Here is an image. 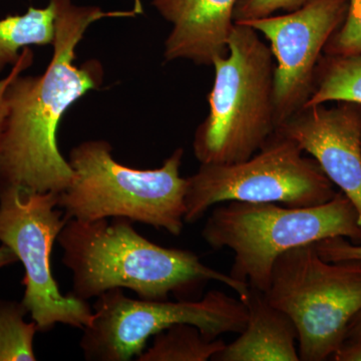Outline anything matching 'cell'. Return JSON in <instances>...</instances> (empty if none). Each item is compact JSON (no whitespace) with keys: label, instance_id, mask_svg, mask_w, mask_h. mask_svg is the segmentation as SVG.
I'll return each mask as SVG.
<instances>
[{"label":"cell","instance_id":"1","mask_svg":"<svg viewBox=\"0 0 361 361\" xmlns=\"http://www.w3.org/2000/svg\"><path fill=\"white\" fill-rule=\"evenodd\" d=\"M56 9L54 51L39 75L20 73L7 90L8 116L0 141V186L61 194L73 171L59 151L58 130L68 109L104 82L101 61L75 65V49L92 23L103 18H134L141 11H104L71 0H49Z\"/></svg>","mask_w":361,"mask_h":361},{"label":"cell","instance_id":"2","mask_svg":"<svg viewBox=\"0 0 361 361\" xmlns=\"http://www.w3.org/2000/svg\"><path fill=\"white\" fill-rule=\"evenodd\" d=\"M58 243L73 276L71 293L87 301L116 288L148 300H167L171 294L185 299L210 281L225 284L242 302L250 291L248 284L204 264L194 252L149 241L125 218L68 220Z\"/></svg>","mask_w":361,"mask_h":361},{"label":"cell","instance_id":"3","mask_svg":"<svg viewBox=\"0 0 361 361\" xmlns=\"http://www.w3.org/2000/svg\"><path fill=\"white\" fill-rule=\"evenodd\" d=\"M331 237L361 244L357 211L341 191L319 206L292 208L277 203L229 201L218 204L202 238L215 250L234 253L230 276L265 292L280 255Z\"/></svg>","mask_w":361,"mask_h":361},{"label":"cell","instance_id":"4","mask_svg":"<svg viewBox=\"0 0 361 361\" xmlns=\"http://www.w3.org/2000/svg\"><path fill=\"white\" fill-rule=\"evenodd\" d=\"M183 157L176 149L160 168L141 170L118 163L106 140L80 142L68 155L73 176L59 194V208L68 220L125 218L180 236L186 224Z\"/></svg>","mask_w":361,"mask_h":361},{"label":"cell","instance_id":"5","mask_svg":"<svg viewBox=\"0 0 361 361\" xmlns=\"http://www.w3.org/2000/svg\"><path fill=\"white\" fill-rule=\"evenodd\" d=\"M212 66L209 114L195 132V157L200 164L240 163L276 130L272 51L251 26L234 23L227 56Z\"/></svg>","mask_w":361,"mask_h":361},{"label":"cell","instance_id":"6","mask_svg":"<svg viewBox=\"0 0 361 361\" xmlns=\"http://www.w3.org/2000/svg\"><path fill=\"white\" fill-rule=\"evenodd\" d=\"M264 294L295 324L300 360H329L361 311V261L329 262L314 244L290 249L275 261Z\"/></svg>","mask_w":361,"mask_h":361},{"label":"cell","instance_id":"7","mask_svg":"<svg viewBox=\"0 0 361 361\" xmlns=\"http://www.w3.org/2000/svg\"><path fill=\"white\" fill-rule=\"evenodd\" d=\"M275 130L257 153L236 164H201L186 178L185 223L193 224L209 209L229 201L277 203L292 208L319 206L337 191L312 157Z\"/></svg>","mask_w":361,"mask_h":361},{"label":"cell","instance_id":"8","mask_svg":"<svg viewBox=\"0 0 361 361\" xmlns=\"http://www.w3.org/2000/svg\"><path fill=\"white\" fill-rule=\"evenodd\" d=\"M94 322L85 327L80 346L89 361H130L146 349L151 337L187 323L209 338L241 334L248 312L244 302L220 290H211L200 300L134 299L122 288L97 297Z\"/></svg>","mask_w":361,"mask_h":361},{"label":"cell","instance_id":"9","mask_svg":"<svg viewBox=\"0 0 361 361\" xmlns=\"http://www.w3.org/2000/svg\"><path fill=\"white\" fill-rule=\"evenodd\" d=\"M59 194L0 186V243L23 263V302L39 332L56 325L84 330L94 322V310L75 294L61 293L51 272V252L65 227Z\"/></svg>","mask_w":361,"mask_h":361},{"label":"cell","instance_id":"10","mask_svg":"<svg viewBox=\"0 0 361 361\" xmlns=\"http://www.w3.org/2000/svg\"><path fill=\"white\" fill-rule=\"evenodd\" d=\"M348 8V0H310L283 16L237 23L251 26L270 42L276 59L273 96L277 128L310 99L316 66Z\"/></svg>","mask_w":361,"mask_h":361},{"label":"cell","instance_id":"11","mask_svg":"<svg viewBox=\"0 0 361 361\" xmlns=\"http://www.w3.org/2000/svg\"><path fill=\"white\" fill-rule=\"evenodd\" d=\"M290 137L353 202L361 226V106H305L276 129Z\"/></svg>","mask_w":361,"mask_h":361},{"label":"cell","instance_id":"12","mask_svg":"<svg viewBox=\"0 0 361 361\" xmlns=\"http://www.w3.org/2000/svg\"><path fill=\"white\" fill-rule=\"evenodd\" d=\"M238 0H153L152 6L172 25L165 40L167 63L186 59L197 66H211L228 54Z\"/></svg>","mask_w":361,"mask_h":361},{"label":"cell","instance_id":"13","mask_svg":"<svg viewBox=\"0 0 361 361\" xmlns=\"http://www.w3.org/2000/svg\"><path fill=\"white\" fill-rule=\"evenodd\" d=\"M248 312L246 326L227 344L214 361H299L298 332L284 311L266 298L264 292L252 288L243 301Z\"/></svg>","mask_w":361,"mask_h":361},{"label":"cell","instance_id":"14","mask_svg":"<svg viewBox=\"0 0 361 361\" xmlns=\"http://www.w3.org/2000/svg\"><path fill=\"white\" fill-rule=\"evenodd\" d=\"M54 33L56 9L51 1L44 8L30 6L25 13L0 20V73L13 66L26 47L52 45Z\"/></svg>","mask_w":361,"mask_h":361},{"label":"cell","instance_id":"15","mask_svg":"<svg viewBox=\"0 0 361 361\" xmlns=\"http://www.w3.org/2000/svg\"><path fill=\"white\" fill-rule=\"evenodd\" d=\"M332 102L361 106V54H322L316 66L312 94L303 108Z\"/></svg>","mask_w":361,"mask_h":361},{"label":"cell","instance_id":"16","mask_svg":"<svg viewBox=\"0 0 361 361\" xmlns=\"http://www.w3.org/2000/svg\"><path fill=\"white\" fill-rule=\"evenodd\" d=\"M226 342L211 339L187 323L173 325L154 336L153 343L137 361H208L224 349Z\"/></svg>","mask_w":361,"mask_h":361},{"label":"cell","instance_id":"17","mask_svg":"<svg viewBox=\"0 0 361 361\" xmlns=\"http://www.w3.org/2000/svg\"><path fill=\"white\" fill-rule=\"evenodd\" d=\"M28 311L23 302L0 299V361H35L37 323L25 322Z\"/></svg>","mask_w":361,"mask_h":361},{"label":"cell","instance_id":"18","mask_svg":"<svg viewBox=\"0 0 361 361\" xmlns=\"http://www.w3.org/2000/svg\"><path fill=\"white\" fill-rule=\"evenodd\" d=\"M326 56L361 54V0H348V13L324 47Z\"/></svg>","mask_w":361,"mask_h":361},{"label":"cell","instance_id":"19","mask_svg":"<svg viewBox=\"0 0 361 361\" xmlns=\"http://www.w3.org/2000/svg\"><path fill=\"white\" fill-rule=\"evenodd\" d=\"M310 0H238L234 8V23L258 20L273 16L278 11H295Z\"/></svg>","mask_w":361,"mask_h":361},{"label":"cell","instance_id":"20","mask_svg":"<svg viewBox=\"0 0 361 361\" xmlns=\"http://www.w3.org/2000/svg\"><path fill=\"white\" fill-rule=\"evenodd\" d=\"M320 257L329 262L361 261V244L351 243L343 237H331L314 244Z\"/></svg>","mask_w":361,"mask_h":361},{"label":"cell","instance_id":"21","mask_svg":"<svg viewBox=\"0 0 361 361\" xmlns=\"http://www.w3.org/2000/svg\"><path fill=\"white\" fill-rule=\"evenodd\" d=\"M33 59H35V54H33L32 49L26 47L21 52L18 61L11 66L8 75L0 80V141H1L2 135H4V129H6L7 116H8L7 90H8L9 85L16 77H18L20 73H25L32 66Z\"/></svg>","mask_w":361,"mask_h":361},{"label":"cell","instance_id":"22","mask_svg":"<svg viewBox=\"0 0 361 361\" xmlns=\"http://www.w3.org/2000/svg\"><path fill=\"white\" fill-rule=\"evenodd\" d=\"M332 360L336 361H361V336L342 344Z\"/></svg>","mask_w":361,"mask_h":361},{"label":"cell","instance_id":"23","mask_svg":"<svg viewBox=\"0 0 361 361\" xmlns=\"http://www.w3.org/2000/svg\"><path fill=\"white\" fill-rule=\"evenodd\" d=\"M16 262H18V259L14 252L9 247L1 244L0 246V269Z\"/></svg>","mask_w":361,"mask_h":361},{"label":"cell","instance_id":"24","mask_svg":"<svg viewBox=\"0 0 361 361\" xmlns=\"http://www.w3.org/2000/svg\"><path fill=\"white\" fill-rule=\"evenodd\" d=\"M360 336H361V311L353 318V322L349 324L345 341L357 338Z\"/></svg>","mask_w":361,"mask_h":361},{"label":"cell","instance_id":"25","mask_svg":"<svg viewBox=\"0 0 361 361\" xmlns=\"http://www.w3.org/2000/svg\"><path fill=\"white\" fill-rule=\"evenodd\" d=\"M135 8L140 9V11H144L141 4V0H134Z\"/></svg>","mask_w":361,"mask_h":361}]
</instances>
